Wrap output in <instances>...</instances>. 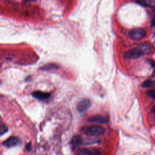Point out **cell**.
Segmentation results:
<instances>
[{"mask_svg":"<svg viewBox=\"0 0 155 155\" xmlns=\"http://www.w3.org/2000/svg\"><path fill=\"white\" fill-rule=\"evenodd\" d=\"M151 52V47L148 44H143L134 49L127 51L124 58L127 59H137L141 56L148 55Z\"/></svg>","mask_w":155,"mask_h":155,"instance_id":"cell-1","label":"cell"},{"mask_svg":"<svg viewBox=\"0 0 155 155\" xmlns=\"http://www.w3.org/2000/svg\"><path fill=\"white\" fill-rule=\"evenodd\" d=\"M84 133L90 136H99L103 135L105 132V129L101 126L93 125L87 127L84 130Z\"/></svg>","mask_w":155,"mask_h":155,"instance_id":"cell-2","label":"cell"},{"mask_svg":"<svg viewBox=\"0 0 155 155\" xmlns=\"http://www.w3.org/2000/svg\"><path fill=\"white\" fill-rule=\"evenodd\" d=\"M146 35V32L141 28L132 29L129 32V36L133 40L140 41Z\"/></svg>","mask_w":155,"mask_h":155,"instance_id":"cell-3","label":"cell"},{"mask_svg":"<svg viewBox=\"0 0 155 155\" xmlns=\"http://www.w3.org/2000/svg\"><path fill=\"white\" fill-rule=\"evenodd\" d=\"M92 105V102L88 99H84L81 101L77 105V110L80 113L85 112Z\"/></svg>","mask_w":155,"mask_h":155,"instance_id":"cell-4","label":"cell"},{"mask_svg":"<svg viewBox=\"0 0 155 155\" xmlns=\"http://www.w3.org/2000/svg\"><path fill=\"white\" fill-rule=\"evenodd\" d=\"M20 142V139L18 137L12 136L7 139L3 142V145L7 148H11L16 146Z\"/></svg>","mask_w":155,"mask_h":155,"instance_id":"cell-5","label":"cell"},{"mask_svg":"<svg viewBox=\"0 0 155 155\" xmlns=\"http://www.w3.org/2000/svg\"><path fill=\"white\" fill-rule=\"evenodd\" d=\"M88 121L98 124H106L108 121V118L105 116H95L90 118Z\"/></svg>","mask_w":155,"mask_h":155,"instance_id":"cell-6","label":"cell"},{"mask_svg":"<svg viewBox=\"0 0 155 155\" xmlns=\"http://www.w3.org/2000/svg\"><path fill=\"white\" fill-rule=\"evenodd\" d=\"M32 96L39 100H46L50 97V94L49 93H44L41 91H35L32 93Z\"/></svg>","mask_w":155,"mask_h":155,"instance_id":"cell-7","label":"cell"},{"mask_svg":"<svg viewBox=\"0 0 155 155\" xmlns=\"http://www.w3.org/2000/svg\"><path fill=\"white\" fill-rule=\"evenodd\" d=\"M83 142L82 138L79 136H75L73 138L72 140V144L74 148H76L82 145Z\"/></svg>","mask_w":155,"mask_h":155,"instance_id":"cell-8","label":"cell"},{"mask_svg":"<svg viewBox=\"0 0 155 155\" xmlns=\"http://www.w3.org/2000/svg\"><path fill=\"white\" fill-rule=\"evenodd\" d=\"M137 3L145 7H150L152 5V1L151 0H137Z\"/></svg>","mask_w":155,"mask_h":155,"instance_id":"cell-9","label":"cell"},{"mask_svg":"<svg viewBox=\"0 0 155 155\" xmlns=\"http://www.w3.org/2000/svg\"><path fill=\"white\" fill-rule=\"evenodd\" d=\"M154 85H155V81L150 79L144 81L142 84V87L143 88H150Z\"/></svg>","mask_w":155,"mask_h":155,"instance_id":"cell-10","label":"cell"},{"mask_svg":"<svg viewBox=\"0 0 155 155\" xmlns=\"http://www.w3.org/2000/svg\"><path fill=\"white\" fill-rule=\"evenodd\" d=\"M8 131V127L3 123L0 122V135H4Z\"/></svg>","mask_w":155,"mask_h":155,"instance_id":"cell-11","label":"cell"},{"mask_svg":"<svg viewBox=\"0 0 155 155\" xmlns=\"http://www.w3.org/2000/svg\"><path fill=\"white\" fill-rule=\"evenodd\" d=\"M56 69V65L55 64H49L47 65H45L44 67H42V70H52Z\"/></svg>","mask_w":155,"mask_h":155,"instance_id":"cell-12","label":"cell"},{"mask_svg":"<svg viewBox=\"0 0 155 155\" xmlns=\"http://www.w3.org/2000/svg\"><path fill=\"white\" fill-rule=\"evenodd\" d=\"M147 95L151 99L155 100V90H150L147 91Z\"/></svg>","mask_w":155,"mask_h":155,"instance_id":"cell-13","label":"cell"},{"mask_svg":"<svg viewBox=\"0 0 155 155\" xmlns=\"http://www.w3.org/2000/svg\"><path fill=\"white\" fill-rule=\"evenodd\" d=\"M150 63L151 65H152V67H153V69L155 70V62H153V61H150Z\"/></svg>","mask_w":155,"mask_h":155,"instance_id":"cell-14","label":"cell"},{"mask_svg":"<svg viewBox=\"0 0 155 155\" xmlns=\"http://www.w3.org/2000/svg\"><path fill=\"white\" fill-rule=\"evenodd\" d=\"M151 26H155V16L154 17V18L153 19V20H152V21H151Z\"/></svg>","mask_w":155,"mask_h":155,"instance_id":"cell-15","label":"cell"},{"mask_svg":"<svg viewBox=\"0 0 155 155\" xmlns=\"http://www.w3.org/2000/svg\"><path fill=\"white\" fill-rule=\"evenodd\" d=\"M27 146H26V148H27V150H28V151H29L30 150V144L29 143V144H28L27 145H26Z\"/></svg>","mask_w":155,"mask_h":155,"instance_id":"cell-16","label":"cell"},{"mask_svg":"<svg viewBox=\"0 0 155 155\" xmlns=\"http://www.w3.org/2000/svg\"><path fill=\"white\" fill-rule=\"evenodd\" d=\"M152 112L154 113V114H155V105L153 107V108H152Z\"/></svg>","mask_w":155,"mask_h":155,"instance_id":"cell-17","label":"cell"},{"mask_svg":"<svg viewBox=\"0 0 155 155\" xmlns=\"http://www.w3.org/2000/svg\"><path fill=\"white\" fill-rule=\"evenodd\" d=\"M31 1H35V0H31Z\"/></svg>","mask_w":155,"mask_h":155,"instance_id":"cell-18","label":"cell"},{"mask_svg":"<svg viewBox=\"0 0 155 155\" xmlns=\"http://www.w3.org/2000/svg\"></svg>","mask_w":155,"mask_h":155,"instance_id":"cell-19","label":"cell"}]
</instances>
